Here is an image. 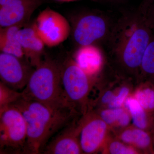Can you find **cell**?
<instances>
[{
    "label": "cell",
    "mask_w": 154,
    "mask_h": 154,
    "mask_svg": "<svg viewBox=\"0 0 154 154\" xmlns=\"http://www.w3.org/2000/svg\"><path fill=\"white\" fill-rule=\"evenodd\" d=\"M154 33L153 21L140 7L123 13L114 21L105 39L106 50L128 68L138 69Z\"/></svg>",
    "instance_id": "cell-1"
},
{
    "label": "cell",
    "mask_w": 154,
    "mask_h": 154,
    "mask_svg": "<svg viewBox=\"0 0 154 154\" xmlns=\"http://www.w3.org/2000/svg\"><path fill=\"white\" fill-rule=\"evenodd\" d=\"M12 105L25 119L27 129L25 152L30 154L39 153L48 139L67 123L71 115L72 110L53 109L22 96Z\"/></svg>",
    "instance_id": "cell-2"
},
{
    "label": "cell",
    "mask_w": 154,
    "mask_h": 154,
    "mask_svg": "<svg viewBox=\"0 0 154 154\" xmlns=\"http://www.w3.org/2000/svg\"><path fill=\"white\" fill-rule=\"evenodd\" d=\"M61 65L48 58L42 60L33 70L22 92L25 99L37 101L57 110H72L65 94L61 76Z\"/></svg>",
    "instance_id": "cell-3"
},
{
    "label": "cell",
    "mask_w": 154,
    "mask_h": 154,
    "mask_svg": "<svg viewBox=\"0 0 154 154\" xmlns=\"http://www.w3.org/2000/svg\"><path fill=\"white\" fill-rule=\"evenodd\" d=\"M0 111L1 149L25 152L27 129L22 113L12 105Z\"/></svg>",
    "instance_id": "cell-4"
},
{
    "label": "cell",
    "mask_w": 154,
    "mask_h": 154,
    "mask_svg": "<svg viewBox=\"0 0 154 154\" xmlns=\"http://www.w3.org/2000/svg\"><path fill=\"white\" fill-rule=\"evenodd\" d=\"M33 26L46 46L55 47L66 40L71 32L68 21L50 8L42 11Z\"/></svg>",
    "instance_id": "cell-5"
},
{
    "label": "cell",
    "mask_w": 154,
    "mask_h": 154,
    "mask_svg": "<svg viewBox=\"0 0 154 154\" xmlns=\"http://www.w3.org/2000/svg\"><path fill=\"white\" fill-rule=\"evenodd\" d=\"M114 22V21H113ZM113 22L105 15L99 13H88L82 15L75 23L72 35L75 42L80 46L94 45V42L106 39Z\"/></svg>",
    "instance_id": "cell-6"
},
{
    "label": "cell",
    "mask_w": 154,
    "mask_h": 154,
    "mask_svg": "<svg viewBox=\"0 0 154 154\" xmlns=\"http://www.w3.org/2000/svg\"><path fill=\"white\" fill-rule=\"evenodd\" d=\"M61 76L65 94L69 102H82L86 99L90 88L89 75L75 61L68 58L61 65Z\"/></svg>",
    "instance_id": "cell-7"
},
{
    "label": "cell",
    "mask_w": 154,
    "mask_h": 154,
    "mask_svg": "<svg viewBox=\"0 0 154 154\" xmlns=\"http://www.w3.org/2000/svg\"><path fill=\"white\" fill-rule=\"evenodd\" d=\"M30 64L8 54H0V77L1 82L14 90L25 88L33 71Z\"/></svg>",
    "instance_id": "cell-8"
},
{
    "label": "cell",
    "mask_w": 154,
    "mask_h": 154,
    "mask_svg": "<svg viewBox=\"0 0 154 154\" xmlns=\"http://www.w3.org/2000/svg\"><path fill=\"white\" fill-rule=\"evenodd\" d=\"M44 0H15L0 8V27L21 25L28 22L32 14Z\"/></svg>",
    "instance_id": "cell-9"
},
{
    "label": "cell",
    "mask_w": 154,
    "mask_h": 154,
    "mask_svg": "<svg viewBox=\"0 0 154 154\" xmlns=\"http://www.w3.org/2000/svg\"><path fill=\"white\" fill-rule=\"evenodd\" d=\"M17 36L26 61L31 66L36 68L42 60L45 45L44 42L33 25L20 28Z\"/></svg>",
    "instance_id": "cell-10"
},
{
    "label": "cell",
    "mask_w": 154,
    "mask_h": 154,
    "mask_svg": "<svg viewBox=\"0 0 154 154\" xmlns=\"http://www.w3.org/2000/svg\"><path fill=\"white\" fill-rule=\"evenodd\" d=\"M106 123L102 119L89 120L81 128L80 143L82 150L86 153L94 152L100 147L105 138Z\"/></svg>",
    "instance_id": "cell-11"
},
{
    "label": "cell",
    "mask_w": 154,
    "mask_h": 154,
    "mask_svg": "<svg viewBox=\"0 0 154 154\" xmlns=\"http://www.w3.org/2000/svg\"><path fill=\"white\" fill-rule=\"evenodd\" d=\"M80 129H66L57 136L45 147V154H78L81 153L82 149L80 142L77 139Z\"/></svg>",
    "instance_id": "cell-12"
},
{
    "label": "cell",
    "mask_w": 154,
    "mask_h": 154,
    "mask_svg": "<svg viewBox=\"0 0 154 154\" xmlns=\"http://www.w3.org/2000/svg\"><path fill=\"white\" fill-rule=\"evenodd\" d=\"M75 60L89 75L99 70L102 62V54L94 45L80 46L75 53Z\"/></svg>",
    "instance_id": "cell-13"
},
{
    "label": "cell",
    "mask_w": 154,
    "mask_h": 154,
    "mask_svg": "<svg viewBox=\"0 0 154 154\" xmlns=\"http://www.w3.org/2000/svg\"><path fill=\"white\" fill-rule=\"evenodd\" d=\"M21 25H15L0 29V50L2 52L23 58L25 57L18 38L17 33Z\"/></svg>",
    "instance_id": "cell-14"
},
{
    "label": "cell",
    "mask_w": 154,
    "mask_h": 154,
    "mask_svg": "<svg viewBox=\"0 0 154 154\" xmlns=\"http://www.w3.org/2000/svg\"><path fill=\"white\" fill-rule=\"evenodd\" d=\"M121 139L125 142L134 144L141 148H146L151 143L149 135L141 129L125 131L122 134Z\"/></svg>",
    "instance_id": "cell-15"
},
{
    "label": "cell",
    "mask_w": 154,
    "mask_h": 154,
    "mask_svg": "<svg viewBox=\"0 0 154 154\" xmlns=\"http://www.w3.org/2000/svg\"><path fill=\"white\" fill-rule=\"evenodd\" d=\"M125 105L131 113L134 125L140 129L145 128L147 125L146 114L144 108L137 100L136 99L128 98L126 100Z\"/></svg>",
    "instance_id": "cell-16"
},
{
    "label": "cell",
    "mask_w": 154,
    "mask_h": 154,
    "mask_svg": "<svg viewBox=\"0 0 154 154\" xmlns=\"http://www.w3.org/2000/svg\"><path fill=\"white\" fill-rule=\"evenodd\" d=\"M140 68L145 74L154 77V33L144 53Z\"/></svg>",
    "instance_id": "cell-17"
},
{
    "label": "cell",
    "mask_w": 154,
    "mask_h": 154,
    "mask_svg": "<svg viewBox=\"0 0 154 154\" xmlns=\"http://www.w3.org/2000/svg\"><path fill=\"white\" fill-rule=\"evenodd\" d=\"M22 96V92L9 88L2 82L0 83V110L12 105Z\"/></svg>",
    "instance_id": "cell-18"
},
{
    "label": "cell",
    "mask_w": 154,
    "mask_h": 154,
    "mask_svg": "<svg viewBox=\"0 0 154 154\" xmlns=\"http://www.w3.org/2000/svg\"><path fill=\"white\" fill-rule=\"evenodd\" d=\"M136 99L144 109H154V90L147 88L138 91L135 95Z\"/></svg>",
    "instance_id": "cell-19"
},
{
    "label": "cell",
    "mask_w": 154,
    "mask_h": 154,
    "mask_svg": "<svg viewBox=\"0 0 154 154\" xmlns=\"http://www.w3.org/2000/svg\"><path fill=\"white\" fill-rule=\"evenodd\" d=\"M123 112L124 110L121 108H111L102 111L101 116L103 121L107 124H110L115 121H118Z\"/></svg>",
    "instance_id": "cell-20"
},
{
    "label": "cell",
    "mask_w": 154,
    "mask_h": 154,
    "mask_svg": "<svg viewBox=\"0 0 154 154\" xmlns=\"http://www.w3.org/2000/svg\"><path fill=\"white\" fill-rule=\"evenodd\" d=\"M109 151L110 153L113 154H133L136 152L133 149L126 146L123 144L114 142L110 145Z\"/></svg>",
    "instance_id": "cell-21"
},
{
    "label": "cell",
    "mask_w": 154,
    "mask_h": 154,
    "mask_svg": "<svg viewBox=\"0 0 154 154\" xmlns=\"http://www.w3.org/2000/svg\"><path fill=\"white\" fill-rule=\"evenodd\" d=\"M128 93V88L125 87L122 88L118 96H115L113 101L109 104V107L111 108H119L124 102Z\"/></svg>",
    "instance_id": "cell-22"
},
{
    "label": "cell",
    "mask_w": 154,
    "mask_h": 154,
    "mask_svg": "<svg viewBox=\"0 0 154 154\" xmlns=\"http://www.w3.org/2000/svg\"><path fill=\"white\" fill-rule=\"evenodd\" d=\"M130 121V117L129 115L127 113H125L124 111L122 114L120 118L118 120V122L120 125L122 126H126L129 123Z\"/></svg>",
    "instance_id": "cell-23"
},
{
    "label": "cell",
    "mask_w": 154,
    "mask_h": 154,
    "mask_svg": "<svg viewBox=\"0 0 154 154\" xmlns=\"http://www.w3.org/2000/svg\"><path fill=\"white\" fill-rule=\"evenodd\" d=\"M115 96L111 91H107L102 97V102L104 104L109 103L110 104L113 101Z\"/></svg>",
    "instance_id": "cell-24"
},
{
    "label": "cell",
    "mask_w": 154,
    "mask_h": 154,
    "mask_svg": "<svg viewBox=\"0 0 154 154\" xmlns=\"http://www.w3.org/2000/svg\"><path fill=\"white\" fill-rule=\"evenodd\" d=\"M146 9L154 22V2Z\"/></svg>",
    "instance_id": "cell-25"
},
{
    "label": "cell",
    "mask_w": 154,
    "mask_h": 154,
    "mask_svg": "<svg viewBox=\"0 0 154 154\" xmlns=\"http://www.w3.org/2000/svg\"><path fill=\"white\" fill-rule=\"evenodd\" d=\"M154 2V0H143L142 4L141 5L140 7L143 8H147L150 5Z\"/></svg>",
    "instance_id": "cell-26"
},
{
    "label": "cell",
    "mask_w": 154,
    "mask_h": 154,
    "mask_svg": "<svg viewBox=\"0 0 154 154\" xmlns=\"http://www.w3.org/2000/svg\"><path fill=\"white\" fill-rule=\"evenodd\" d=\"M56 1L60 2H75V1H79V0H56ZM90 1L96 2V0H90Z\"/></svg>",
    "instance_id": "cell-27"
}]
</instances>
